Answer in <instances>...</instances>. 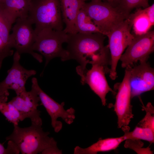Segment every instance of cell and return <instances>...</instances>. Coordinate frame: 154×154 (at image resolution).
Wrapping results in <instances>:
<instances>
[{"mask_svg":"<svg viewBox=\"0 0 154 154\" xmlns=\"http://www.w3.org/2000/svg\"><path fill=\"white\" fill-rule=\"evenodd\" d=\"M31 0H2L0 8L14 23L18 18L28 17Z\"/></svg>","mask_w":154,"mask_h":154,"instance_id":"obj_16","label":"cell"},{"mask_svg":"<svg viewBox=\"0 0 154 154\" xmlns=\"http://www.w3.org/2000/svg\"><path fill=\"white\" fill-rule=\"evenodd\" d=\"M74 26L75 33H101L97 27L82 9L80 10L77 15Z\"/></svg>","mask_w":154,"mask_h":154,"instance_id":"obj_19","label":"cell"},{"mask_svg":"<svg viewBox=\"0 0 154 154\" xmlns=\"http://www.w3.org/2000/svg\"><path fill=\"white\" fill-rule=\"evenodd\" d=\"M142 108L145 111L146 114L137 126L141 127L149 128L154 131V107L151 103L148 102L146 106L143 105Z\"/></svg>","mask_w":154,"mask_h":154,"instance_id":"obj_22","label":"cell"},{"mask_svg":"<svg viewBox=\"0 0 154 154\" xmlns=\"http://www.w3.org/2000/svg\"><path fill=\"white\" fill-rule=\"evenodd\" d=\"M31 82L32 85L37 91L41 104L50 117L51 125L55 132H58L62 127V122L57 120L59 117L68 124L72 123L75 118V110L71 107L65 110L64 108V102L60 104L46 94L39 86L36 78H32Z\"/></svg>","mask_w":154,"mask_h":154,"instance_id":"obj_9","label":"cell"},{"mask_svg":"<svg viewBox=\"0 0 154 154\" xmlns=\"http://www.w3.org/2000/svg\"><path fill=\"white\" fill-rule=\"evenodd\" d=\"M119 6L129 14L135 8H146L149 5V0H120Z\"/></svg>","mask_w":154,"mask_h":154,"instance_id":"obj_24","label":"cell"},{"mask_svg":"<svg viewBox=\"0 0 154 154\" xmlns=\"http://www.w3.org/2000/svg\"><path fill=\"white\" fill-rule=\"evenodd\" d=\"M105 36L127 19L130 14L119 6L114 7L106 2L91 1L82 8Z\"/></svg>","mask_w":154,"mask_h":154,"instance_id":"obj_4","label":"cell"},{"mask_svg":"<svg viewBox=\"0 0 154 154\" xmlns=\"http://www.w3.org/2000/svg\"><path fill=\"white\" fill-rule=\"evenodd\" d=\"M124 147L129 148L135 151L138 154H152L153 151L151 150L149 146L146 148L143 147L144 143L141 140L127 139L125 140Z\"/></svg>","mask_w":154,"mask_h":154,"instance_id":"obj_23","label":"cell"},{"mask_svg":"<svg viewBox=\"0 0 154 154\" xmlns=\"http://www.w3.org/2000/svg\"><path fill=\"white\" fill-rule=\"evenodd\" d=\"M92 65L90 69H87L80 76L81 82L83 85L88 84L100 99L102 105L105 106L107 94L109 92L114 95L116 93L109 85L105 76V74L109 73L110 69L108 66L101 63H94Z\"/></svg>","mask_w":154,"mask_h":154,"instance_id":"obj_12","label":"cell"},{"mask_svg":"<svg viewBox=\"0 0 154 154\" xmlns=\"http://www.w3.org/2000/svg\"><path fill=\"white\" fill-rule=\"evenodd\" d=\"M130 84L131 99L154 90V70L147 61L131 66Z\"/></svg>","mask_w":154,"mask_h":154,"instance_id":"obj_14","label":"cell"},{"mask_svg":"<svg viewBox=\"0 0 154 154\" xmlns=\"http://www.w3.org/2000/svg\"><path fill=\"white\" fill-rule=\"evenodd\" d=\"M10 35V40L13 48L21 54L28 53L40 63L42 61V56L32 50L35 39L33 24L27 17L17 18Z\"/></svg>","mask_w":154,"mask_h":154,"instance_id":"obj_8","label":"cell"},{"mask_svg":"<svg viewBox=\"0 0 154 154\" xmlns=\"http://www.w3.org/2000/svg\"><path fill=\"white\" fill-rule=\"evenodd\" d=\"M0 154H8L7 148H5L3 144L0 143Z\"/></svg>","mask_w":154,"mask_h":154,"instance_id":"obj_29","label":"cell"},{"mask_svg":"<svg viewBox=\"0 0 154 154\" xmlns=\"http://www.w3.org/2000/svg\"><path fill=\"white\" fill-rule=\"evenodd\" d=\"M13 23L0 8V37L6 47L11 50H13V47L10 40L9 32Z\"/></svg>","mask_w":154,"mask_h":154,"instance_id":"obj_21","label":"cell"},{"mask_svg":"<svg viewBox=\"0 0 154 154\" xmlns=\"http://www.w3.org/2000/svg\"><path fill=\"white\" fill-rule=\"evenodd\" d=\"M86 0H59L62 20L65 25L63 30L66 33H75L76 18Z\"/></svg>","mask_w":154,"mask_h":154,"instance_id":"obj_15","label":"cell"},{"mask_svg":"<svg viewBox=\"0 0 154 154\" xmlns=\"http://www.w3.org/2000/svg\"><path fill=\"white\" fill-rule=\"evenodd\" d=\"M120 0H91V1H100L106 2L112 6L117 7L119 5Z\"/></svg>","mask_w":154,"mask_h":154,"instance_id":"obj_28","label":"cell"},{"mask_svg":"<svg viewBox=\"0 0 154 154\" xmlns=\"http://www.w3.org/2000/svg\"><path fill=\"white\" fill-rule=\"evenodd\" d=\"M124 132L123 135L125 140L127 139H137L147 141L151 143L154 142V131L148 128L136 126L134 129L130 131V127L128 125L121 128Z\"/></svg>","mask_w":154,"mask_h":154,"instance_id":"obj_20","label":"cell"},{"mask_svg":"<svg viewBox=\"0 0 154 154\" xmlns=\"http://www.w3.org/2000/svg\"><path fill=\"white\" fill-rule=\"evenodd\" d=\"M33 51L39 52L45 59L44 68L52 59L60 57L62 61H66L68 53L62 47L66 43L68 34L63 30H54L49 28H35Z\"/></svg>","mask_w":154,"mask_h":154,"instance_id":"obj_3","label":"cell"},{"mask_svg":"<svg viewBox=\"0 0 154 154\" xmlns=\"http://www.w3.org/2000/svg\"><path fill=\"white\" fill-rule=\"evenodd\" d=\"M132 23L129 17L112 29L106 35L110 53L109 76L114 80L117 77V67L118 61L125 48L134 37L131 33Z\"/></svg>","mask_w":154,"mask_h":154,"instance_id":"obj_6","label":"cell"},{"mask_svg":"<svg viewBox=\"0 0 154 154\" xmlns=\"http://www.w3.org/2000/svg\"><path fill=\"white\" fill-rule=\"evenodd\" d=\"M20 58L21 54L16 51L12 67L7 70L5 78L0 82V96L8 97L9 90H14L16 95L26 90L25 84L27 80L36 74L35 70H27L21 64Z\"/></svg>","mask_w":154,"mask_h":154,"instance_id":"obj_11","label":"cell"},{"mask_svg":"<svg viewBox=\"0 0 154 154\" xmlns=\"http://www.w3.org/2000/svg\"><path fill=\"white\" fill-rule=\"evenodd\" d=\"M129 18L132 23L134 34L140 35L145 33L151 27L145 8H138L135 13L130 14Z\"/></svg>","mask_w":154,"mask_h":154,"instance_id":"obj_18","label":"cell"},{"mask_svg":"<svg viewBox=\"0 0 154 154\" xmlns=\"http://www.w3.org/2000/svg\"><path fill=\"white\" fill-rule=\"evenodd\" d=\"M125 141L123 136L119 137L100 139L97 142L86 148L79 146L74 148V154H97L99 152L108 151L116 149Z\"/></svg>","mask_w":154,"mask_h":154,"instance_id":"obj_17","label":"cell"},{"mask_svg":"<svg viewBox=\"0 0 154 154\" xmlns=\"http://www.w3.org/2000/svg\"><path fill=\"white\" fill-rule=\"evenodd\" d=\"M28 18L35 28L64 29L59 0H31Z\"/></svg>","mask_w":154,"mask_h":154,"instance_id":"obj_5","label":"cell"},{"mask_svg":"<svg viewBox=\"0 0 154 154\" xmlns=\"http://www.w3.org/2000/svg\"><path fill=\"white\" fill-rule=\"evenodd\" d=\"M13 125L12 133L6 139L13 142L21 154H42L48 148L57 147L56 141L49 136V132L43 131L42 125L31 123L25 127Z\"/></svg>","mask_w":154,"mask_h":154,"instance_id":"obj_2","label":"cell"},{"mask_svg":"<svg viewBox=\"0 0 154 154\" xmlns=\"http://www.w3.org/2000/svg\"><path fill=\"white\" fill-rule=\"evenodd\" d=\"M8 97L0 96V112L9 122L12 123L9 104L7 102Z\"/></svg>","mask_w":154,"mask_h":154,"instance_id":"obj_25","label":"cell"},{"mask_svg":"<svg viewBox=\"0 0 154 154\" xmlns=\"http://www.w3.org/2000/svg\"><path fill=\"white\" fill-rule=\"evenodd\" d=\"M134 34L133 38L120 58L123 68L133 66L138 61H147L150 55L154 51L153 31L140 35Z\"/></svg>","mask_w":154,"mask_h":154,"instance_id":"obj_7","label":"cell"},{"mask_svg":"<svg viewBox=\"0 0 154 154\" xmlns=\"http://www.w3.org/2000/svg\"><path fill=\"white\" fill-rule=\"evenodd\" d=\"M145 9L151 24L153 26L154 24V4L145 8Z\"/></svg>","mask_w":154,"mask_h":154,"instance_id":"obj_26","label":"cell"},{"mask_svg":"<svg viewBox=\"0 0 154 154\" xmlns=\"http://www.w3.org/2000/svg\"><path fill=\"white\" fill-rule=\"evenodd\" d=\"M68 34L66 61L73 59L79 63L76 71L80 76L86 71L88 64L108 66L109 49L104 45L105 35L100 33Z\"/></svg>","mask_w":154,"mask_h":154,"instance_id":"obj_1","label":"cell"},{"mask_svg":"<svg viewBox=\"0 0 154 154\" xmlns=\"http://www.w3.org/2000/svg\"><path fill=\"white\" fill-rule=\"evenodd\" d=\"M2 0H0V3L2 1Z\"/></svg>","mask_w":154,"mask_h":154,"instance_id":"obj_30","label":"cell"},{"mask_svg":"<svg viewBox=\"0 0 154 154\" xmlns=\"http://www.w3.org/2000/svg\"><path fill=\"white\" fill-rule=\"evenodd\" d=\"M131 66H128L125 68L123 80L116 87L117 92L114 108V111L117 117L118 127L119 128L128 125L134 116L132 113V106L131 103Z\"/></svg>","mask_w":154,"mask_h":154,"instance_id":"obj_10","label":"cell"},{"mask_svg":"<svg viewBox=\"0 0 154 154\" xmlns=\"http://www.w3.org/2000/svg\"><path fill=\"white\" fill-rule=\"evenodd\" d=\"M62 151L60 150L57 147H52L48 148L44 151L42 153V154H62Z\"/></svg>","mask_w":154,"mask_h":154,"instance_id":"obj_27","label":"cell"},{"mask_svg":"<svg viewBox=\"0 0 154 154\" xmlns=\"http://www.w3.org/2000/svg\"><path fill=\"white\" fill-rule=\"evenodd\" d=\"M40 102L35 87L31 85V90H26L16 95L9 102L18 110L21 116V121L29 118L32 123L42 125L40 111L37 108Z\"/></svg>","mask_w":154,"mask_h":154,"instance_id":"obj_13","label":"cell"}]
</instances>
